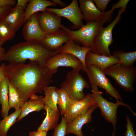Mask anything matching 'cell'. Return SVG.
<instances>
[{"mask_svg": "<svg viewBox=\"0 0 136 136\" xmlns=\"http://www.w3.org/2000/svg\"><path fill=\"white\" fill-rule=\"evenodd\" d=\"M61 17L56 14L45 11L39 13L38 20L42 30L47 35L57 32L60 29Z\"/></svg>", "mask_w": 136, "mask_h": 136, "instance_id": "9a60e30c", "label": "cell"}, {"mask_svg": "<svg viewBox=\"0 0 136 136\" xmlns=\"http://www.w3.org/2000/svg\"><path fill=\"white\" fill-rule=\"evenodd\" d=\"M45 11L53 13L61 17L66 18L73 24L72 29H78L83 25V18L77 0H73L67 6L62 9L47 8Z\"/></svg>", "mask_w": 136, "mask_h": 136, "instance_id": "9c48e42d", "label": "cell"}, {"mask_svg": "<svg viewBox=\"0 0 136 136\" xmlns=\"http://www.w3.org/2000/svg\"><path fill=\"white\" fill-rule=\"evenodd\" d=\"M45 66L53 75L57 72L59 67H69L80 70L82 64L78 58L71 54L58 53L49 58Z\"/></svg>", "mask_w": 136, "mask_h": 136, "instance_id": "8fae6325", "label": "cell"}, {"mask_svg": "<svg viewBox=\"0 0 136 136\" xmlns=\"http://www.w3.org/2000/svg\"><path fill=\"white\" fill-rule=\"evenodd\" d=\"M39 13L37 12L32 15L24 23L22 32L26 41L35 40L41 42L47 35L39 24Z\"/></svg>", "mask_w": 136, "mask_h": 136, "instance_id": "7c38bea8", "label": "cell"}, {"mask_svg": "<svg viewBox=\"0 0 136 136\" xmlns=\"http://www.w3.org/2000/svg\"><path fill=\"white\" fill-rule=\"evenodd\" d=\"M127 124L126 125V130L124 135L125 136H136L133 128V125L130 120L129 116H126Z\"/></svg>", "mask_w": 136, "mask_h": 136, "instance_id": "4dcf8cb0", "label": "cell"}, {"mask_svg": "<svg viewBox=\"0 0 136 136\" xmlns=\"http://www.w3.org/2000/svg\"><path fill=\"white\" fill-rule=\"evenodd\" d=\"M55 86H48L44 90L45 96L43 97L45 105H47L53 109L58 110L57 105L58 94Z\"/></svg>", "mask_w": 136, "mask_h": 136, "instance_id": "484cf974", "label": "cell"}, {"mask_svg": "<svg viewBox=\"0 0 136 136\" xmlns=\"http://www.w3.org/2000/svg\"><path fill=\"white\" fill-rule=\"evenodd\" d=\"M97 8L102 12H105L107 6L110 1V0H93Z\"/></svg>", "mask_w": 136, "mask_h": 136, "instance_id": "1f68e13d", "label": "cell"}, {"mask_svg": "<svg viewBox=\"0 0 136 136\" xmlns=\"http://www.w3.org/2000/svg\"><path fill=\"white\" fill-rule=\"evenodd\" d=\"M47 131L45 130L32 131L29 133V136H47Z\"/></svg>", "mask_w": 136, "mask_h": 136, "instance_id": "d590c367", "label": "cell"}, {"mask_svg": "<svg viewBox=\"0 0 136 136\" xmlns=\"http://www.w3.org/2000/svg\"><path fill=\"white\" fill-rule=\"evenodd\" d=\"M52 1L57 4H58L61 7H65L66 6L67 4L60 0H52Z\"/></svg>", "mask_w": 136, "mask_h": 136, "instance_id": "f35d334b", "label": "cell"}, {"mask_svg": "<svg viewBox=\"0 0 136 136\" xmlns=\"http://www.w3.org/2000/svg\"><path fill=\"white\" fill-rule=\"evenodd\" d=\"M8 96L10 108H13L15 111L21 109L24 102L22 101L20 94L17 89L10 82L8 85Z\"/></svg>", "mask_w": 136, "mask_h": 136, "instance_id": "d4e9b609", "label": "cell"}, {"mask_svg": "<svg viewBox=\"0 0 136 136\" xmlns=\"http://www.w3.org/2000/svg\"><path fill=\"white\" fill-rule=\"evenodd\" d=\"M9 81L6 77L0 82V104L2 106L1 115L3 118L8 115L10 109L8 102Z\"/></svg>", "mask_w": 136, "mask_h": 136, "instance_id": "603a6c76", "label": "cell"}, {"mask_svg": "<svg viewBox=\"0 0 136 136\" xmlns=\"http://www.w3.org/2000/svg\"><path fill=\"white\" fill-rule=\"evenodd\" d=\"M16 32L2 19L0 20V41L4 43L13 39Z\"/></svg>", "mask_w": 136, "mask_h": 136, "instance_id": "f1b7e54d", "label": "cell"}, {"mask_svg": "<svg viewBox=\"0 0 136 136\" xmlns=\"http://www.w3.org/2000/svg\"><path fill=\"white\" fill-rule=\"evenodd\" d=\"M104 20H98L87 22L79 29L73 30L61 24L60 28L67 34L70 38L74 42L81 44L84 47L91 48L94 39L98 31L103 24Z\"/></svg>", "mask_w": 136, "mask_h": 136, "instance_id": "277c9868", "label": "cell"}, {"mask_svg": "<svg viewBox=\"0 0 136 136\" xmlns=\"http://www.w3.org/2000/svg\"><path fill=\"white\" fill-rule=\"evenodd\" d=\"M80 69H73L66 75L60 87L64 90L72 99L82 100L85 97L83 90L89 88L90 85L79 73Z\"/></svg>", "mask_w": 136, "mask_h": 136, "instance_id": "52a82bcc", "label": "cell"}, {"mask_svg": "<svg viewBox=\"0 0 136 136\" xmlns=\"http://www.w3.org/2000/svg\"><path fill=\"white\" fill-rule=\"evenodd\" d=\"M4 43L0 41V46H1L2 45H3Z\"/></svg>", "mask_w": 136, "mask_h": 136, "instance_id": "60d3db41", "label": "cell"}, {"mask_svg": "<svg viewBox=\"0 0 136 136\" xmlns=\"http://www.w3.org/2000/svg\"><path fill=\"white\" fill-rule=\"evenodd\" d=\"M91 48L81 46L76 44L70 38L63 46L59 53L70 54L78 58L82 63V67L81 70L86 72L87 67L85 63V57L87 53L91 51Z\"/></svg>", "mask_w": 136, "mask_h": 136, "instance_id": "2e32d148", "label": "cell"}, {"mask_svg": "<svg viewBox=\"0 0 136 136\" xmlns=\"http://www.w3.org/2000/svg\"><path fill=\"white\" fill-rule=\"evenodd\" d=\"M67 124L65 119L63 116H61V121L54 129L52 136H65Z\"/></svg>", "mask_w": 136, "mask_h": 136, "instance_id": "f546056e", "label": "cell"}, {"mask_svg": "<svg viewBox=\"0 0 136 136\" xmlns=\"http://www.w3.org/2000/svg\"><path fill=\"white\" fill-rule=\"evenodd\" d=\"M16 3V1L15 0H0V7L9 6H14Z\"/></svg>", "mask_w": 136, "mask_h": 136, "instance_id": "e575fe53", "label": "cell"}, {"mask_svg": "<svg viewBox=\"0 0 136 136\" xmlns=\"http://www.w3.org/2000/svg\"><path fill=\"white\" fill-rule=\"evenodd\" d=\"M86 72L90 84L93 83L98 87L105 89L107 94L117 101H122L120 94L106 77L104 72L97 65L92 64L87 66Z\"/></svg>", "mask_w": 136, "mask_h": 136, "instance_id": "ba28073f", "label": "cell"}, {"mask_svg": "<svg viewBox=\"0 0 136 136\" xmlns=\"http://www.w3.org/2000/svg\"><path fill=\"white\" fill-rule=\"evenodd\" d=\"M113 55L118 58L120 63L125 67L133 66V64L136 60V51L127 52L120 50L114 52Z\"/></svg>", "mask_w": 136, "mask_h": 136, "instance_id": "4316f807", "label": "cell"}, {"mask_svg": "<svg viewBox=\"0 0 136 136\" xmlns=\"http://www.w3.org/2000/svg\"><path fill=\"white\" fill-rule=\"evenodd\" d=\"M94 104L82 114L77 116L71 122L67 124L66 135L74 134L77 136H84L81 129L85 124L89 123L92 121V115L97 108Z\"/></svg>", "mask_w": 136, "mask_h": 136, "instance_id": "5bb4252c", "label": "cell"}, {"mask_svg": "<svg viewBox=\"0 0 136 136\" xmlns=\"http://www.w3.org/2000/svg\"><path fill=\"white\" fill-rule=\"evenodd\" d=\"M61 48L51 51L46 48L41 42L26 41L11 46L0 58V62L6 61L11 64L25 63L28 60L30 62H37L46 66L47 60L59 53Z\"/></svg>", "mask_w": 136, "mask_h": 136, "instance_id": "7a4b0ae2", "label": "cell"}, {"mask_svg": "<svg viewBox=\"0 0 136 136\" xmlns=\"http://www.w3.org/2000/svg\"><path fill=\"white\" fill-rule=\"evenodd\" d=\"M6 52L5 49L0 46V58Z\"/></svg>", "mask_w": 136, "mask_h": 136, "instance_id": "ab89813d", "label": "cell"}, {"mask_svg": "<svg viewBox=\"0 0 136 136\" xmlns=\"http://www.w3.org/2000/svg\"><path fill=\"white\" fill-rule=\"evenodd\" d=\"M21 112V109L15 111L0 121V136H7L10 128L17 121Z\"/></svg>", "mask_w": 136, "mask_h": 136, "instance_id": "cb8c5ba5", "label": "cell"}, {"mask_svg": "<svg viewBox=\"0 0 136 136\" xmlns=\"http://www.w3.org/2000/svg\"><path fill=\"white\" fill-rule=\"evenodd\" d=\"M70 39L65 32L61 28L55 33L47 35L41 42L48 50L53 51L60 49L63 44Z\"/></svg>", "mask_w": 136, "mask_h": 136, "instance_id": "ac0fdd59", "label": "cell"}, {"mask_svg": "<svg viewBox=\"0 0 136 136\" xmlns=\"http://www.w3.org/2000/svg\"><path fill=\"white\" fill-rule=\"evenodd\" d=\"M25 10L20 6H15L2 19L16 32L24 24Z\"/></svg>", "mask_w": 136, "mask_h": 136, "instance_id": "ffe728a7", "label": "cell"}, {"mask_svg": "<svg viewBox=\"0 0 136 136\" xmlns=\"http://www.w3.org/2000/svg\"><path fill=\"white\" fill-rule=\"evenodd\" d=\"M44 110L46 111V116L41 124L38 128L37 130L48 131L56 127L59 119L60 113L58 110H55L47 105H45Z\"/></svg>", "mask_w": 136, "mask_h": 136, "instance_id": "44dd1931", "label": "cell"}, {"mask_svg": "<svg viewBox=\"0 0 136 136\" xmlns=\"http://www.w3.org/2000/svg\"><path fill=\"white\" fill-rule=\"evenodd\" d=\"M56 5L52 1L46 0H30L25 11L24 23L33 14L39 11H44L48 7L54 6Z\"/></svg>", "mask_w": 136, "mask_h": 136, "instance_id": "7402d4cb", "label": "cell"}, {"mask_svg": "<svg viewBox=\"0 0 136 136\" xmlns=\"http://www.w3.org/2000/svg\"><path fill=\"white\" fill-rule=\"evenodd\" d=\"M78 1L83 19L87 22L101 20L108 23L112 20L114 10L113 9L102 12L97 8L92 0H79Z\"/></svg>", "mask_w": 136, "mask_h": 136, "instance_id": "30bf717a", "label": "cell"}, {"mask_svg": "<svg viewBox=\"0 0 136 136\" xmlns=\"http://www.w3.org/2000/svg\"><path fill=\"white\" fill-rule=\"evenodd\" d=\"M4 63H2L0 65V82L5 77L4 72V69L5 66Z\"/></svg>", "mask_w": 136, "mask_h": 136, "instance_id": "74e56055", "label": "cell"}, {"mask_svg": "<svg viewBox=\"0 0 136 136\" xmlns=\"http://www.w3.org/2000/svg\"><path fill=\"white\" fill-rule=\"evenodd\" d=\"M94 104L95 101L91 93L86 95L85 97L81 100L72 99L63 117L67 123H70L77 116L83 113Z\"/></svg>", "mask_w": 136, "mask_h": 136, "instance_id": "4fadbf2b", "label": "cell"}, {"mask_svg": "<svg viewBox=\"0 0 136 136\" xmlns=\"http://www.w3.org/2000/svg\"><path fill=\"white\" fill-rule=\"evenodd\" d=\"M5 77L19 92L22 101L28 100L32 95L42 93L53 81V75L46 66L30 61L6 65Z\"/></svg>", "mask_w": 136, "mask_h": 136, "instance_id": "6da1fadb", "label": "cell"}, {"mask_svg": "<svg viewBox=\"0 0 136 136\" xmlns=\"http://www.w3.org/2000/svg\"><path fill=\"white\" fill-rule=\"evenodd\" d=\"M120 62L119 59L113 55L109 56L99 55L94 54L91 50L87 53L85 59L86 67L95 65L98 66L103 72L113 65Z\"/></svg>", "mask_w": 136, "mask_h": 136, "instance_id": "e0dca14e", "label": "cell"}, {"mask_svg": "<svg viewBox=\"0 0 136 136\" xmlns=\"http://www.w3.org/2000/svg\"><path fill=\"white\" fill-rule=\"evenodd\" d=\"M30 1L29 0H18L15 6H20L25 10L26 7L27 3Z\"/></svg>", "mask_w": 136, "mask_h": 136, "instance_id": "8d00e7d4", "label": "cell"}, {"mask_svg": "<svg viewBox=\"0 0 136 136\" xmlns=\"http://www.w3.org/2000/svg\"><path fill=\"white\" fill-rule=\"evenodd\" d=\"M129 1V0H120L117 3L112 5V8L115 10L116 8L119 9L121 8V9L125 11L126 6Z\"/></svg>", "mask_w": 136, "mask_h": 136, "instance_id": "d6a6232c", "label": "cell"}, {"mask_svg": "<svg viewBox=\"0 0 136 136\" xmlns=\"http://www.w3.org/2000/svg\"><path fill=\"white\" fill-rule=\"evenodd\" d=\"M13 7L9 6L0 7V20L2 19L11 11L13 8Z\"/></svg>", "mask_w": 136, "mask_h": 136, "instance_id": "836d02e7", "label": "cell"}, {"mask_svg": "<svg viewBox=\"0 0 136 136\" xmlns=\"http://www.w3.org/2000/svg\"><path fill=\"white\" fill-rule=\"evenodd\" d=\"M104 72L126 91L132 92L133 90V84L136 77L135 67H125L118 63L107 68Z\"/></svg>", "mask_w": 136, "mask_h": 136, "instance_id": "8992f818", "label": "cell"}, {"mask_svg": "<svg viewBox=\"0 0 136 136\" xmlns=\"http://www.w3.org/2000/svg\"><path fill=\"white\" fill-rule=\"evenodd\" d=\"M45 104L43 96L36 94L32 95L28 100L24 102L21 108L20 114L17 121H20L33 112H39L44 109Z\"/></svg>", "mask_w": 136, "mask_h": 136, "instance_id": "d6986e66", "label": "cell"}, {"mask_svg": "<svg viewBox=\"0 0 136 136\" xmlns=\"http://www.w3.org/2000/svg\"><path fill=\"white\" fill-rule=\"evenodd\" d=\"M56 91L58 94L57 105L60 109L61 116H63L67 111L72 99L63 89H59L57 88Z\"/></svg>", "mask_w": 136, "mask_h": 136, "instance_id": "83f0119b", "label": "cell"}, {"mask_svg": "<svg viewBox=\"0 0 136 136\" xmlns=\"http://www.w3.org/2000/svg\"><path fill=\"white\" fill-rule=\"evenodd\" d=\"M92 88L91 93L95 102V104L100 110L102 116L112 125L114 131L111 136H114L117 121V110L119 106H123L127 107L132 113L135 114L131 110V107L120 100L116 103L110 102L102 95L101 92L99 91L98 87L93 83L90 84Z\"/></svg>", "mask_w": 136, "mask_h": 136, "instance_id": "3957f363", "label": "cell"}, {"mask_svg": "<svg viewBox=\"0 0 136 136\" xmlns=\"http://www.w3.org/2000/svg\"><path fill=\"white\" fill-rule=\"evenodd\" d=\"M124 11L118 9V14L114 20L107 27L99 30L94 40L91 51L94 54L108 56L111 55L109 46L113 42L112 31L115 25L121 20V15Z\"/></svg>", "mask_w": 136, "mask_h": 136, "instance_id": "5b68a950", "label": "cell"}]
</instances>
